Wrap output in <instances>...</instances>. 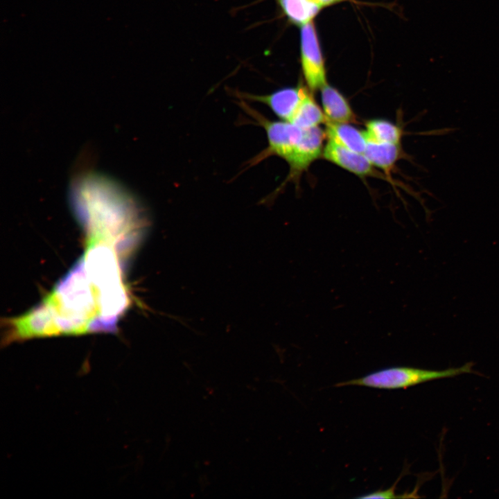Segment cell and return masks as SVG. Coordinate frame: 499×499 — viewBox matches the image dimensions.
Here are the masks:
<instances>
[{"mask_svg": "<svg viewBox=\"0 0 499 499\" xmlns=\"http://www.w3.org/2000/svg\"><path fill=\"white\" fill-rule=\"evenodd\" d=\"M78 183L72 191V204L87 236L109 238L134 248L141 220L132 198L103 177L89 176Z\"/></svg>", "mask_w": 499, "mask_h": 499, "instance_id": "cell-1", "label": "cell"}, {"mask_svg": "<svg viewBox=\"0 0 499 499\" xmlns=\"http://www.w3.org/2000/svg\"><path fill=\"white\" fill-rule=\"evenodd\" d=\"M472 372L471 362L443 370H430L405 366L391 367L375 371L360 378L338 383L334 386L357 385L380 389H406L426 382L453 378Z\"/></svg>", "mask_w": 499, "mask_h": 499, "instance_id": "cell-2", "label": "cell"}, {"mask_svg": "<svg viewBox=\"0 0 499 499\" xmlns=\"http://www.w3.org/2000/svg\"><path fill=\"white\" fill-rule=\"evenodd\" d=\"M240 105L256 123L263 127L268 138V146L253 160L259 162L269 156H277L286 161L301 139L304 130L287 121H272L265 118L254 109L250 107L244 100Z\"/></svg>", "mask_w": 499, "mask_h": 499, "instance_id": "cell-3", "label": "cell"}, {"mask_svg": "<svg viewBox=\"0 0 499 499\" xmlns=\"http://www.w3.org/2000/svg\"><path fill=\"white\" fill-rule=\"evenodd\" d=\"M300 35L303 74L309 89L316 91L327 82L324 62L313 21L301 26Z\"/></svg>", "mask_w": 499, "mask_h": 499, "instance_id": "cell-4", "label": "cell"}, {"mask_svg": "<svg viewBox=\"0 0 499 499\" xmlns=\"http://www.w3.org/2000/svg\"><path fill=\"white\" fill-rule=\"evenodd\" d=\"M326 132L319 126L305 129L301 139L286 161L290 168L288 180H295L322 155Z\"/></svg>", "mask_w": 499, "mask_h": 499, "instance_id": "cell-5", "label": "cell"}, {"mask_svg": "<svg viewBox=\"0 0 499 499\" xmlns=\"http://www.w3.org/2000/svg\"><path fill=\"white\" fill-rule=\"evenodd\" d=\"M323 157L339 167L360 177H373L392 182L389 177L378 172L363 153L355 152L328 139Z\"/></svg>", "mask_w": 499, "mask_h": 499, "instance_id": "cell-6", "label": "cell"}, {"mask_svg": "<svg viewBox=\"0 0 499 499\" xmlns=\"http://www.w3.org/2000/svg\"><path fill=\"white\" fill-rule=\"evenodd\" d=\"M306 88L299 85L286 87L266 95L240 93L241 99L256 101L268 106L281 120L290 121L304 97Z\"/></svg>", "mask_w": 499, "mask_h": 499, "instance_id": "cell-7", "label": "cell"}, {"mask_svg": "<svg viewBox=\"0 0 499 499\" xmlns=\"http://www.w3.org/2000/svg\"><path fill=\"white\" fill-rule=\"evenodd\" d=\"M319 90L326 122L356 123V115L349 102L339 90L328 83Z\"/></svg>", "mask_w": 499, "mask_h": 499, "instance_id": "cell-8", "label": "cell"}, {"mask_svg": "<svg viewBox=\"0 0 499 499\" xmlns=\"http://www.w3.org/2000/svg\"><path fill=\"white\" fill-rule=\"evenodd\" d=\"M326 135L328 139L349 150L364 153L367 138L362 131L349 123H326Z\"/></svg>", "mask_w": 499, "mask_h": 499, "instance_id": "cell-9", "label": "cell"}, {"mask_svg": "<svg viewBox=\"0 0 499 499\" xmlns=\"http://www.w3.org/2000/svg\"><path fill=\"white\" fill-rule=\"evenodd\" d=\"M371 164L389 174L396 163L405 156L401 143H380L367 139L363 153Z\"/></svg>", "mask_w": 499, "mask_h": 499, "instance_id": "cell-10", "label": "cell"}, {"mask_svg": "<svg viewBox=\"0 0 499 499\" xmlns=\"http://www.w3.org/2000/svg\"><path fill=\"white\" fill-rule=\"evenodd\" d=\"M290 122L305 130L326 123L323 110L319 106L310 91L306 89L296 112Z\"/></svg>", "mask_w": 499, "mask_h": 499, "instance_id": "cell-11", "label": "cell"}, {"mask_svg": "<svg viewBox=\"0 0 499 499\" xmlns=\"http://www.w3.org/2000/svg\"><path fill=\"white\" fill-rule=\"evenodd\" d=\"M277 1L288 19L300 26L312 21L322 8L313 0H277Z\"/></svg>", "mask_w": 499, "mask_h": 499, "instance_id": "cell-12", "label": "cell"}, {"mask_svg": "<svg viewBox=\"0 0 499 499\" xmlns=\"http://www.w3.org/2000/svg\"><path fill=\"white\" fill-rule=\"evenodd\" d=\"M365 134L368 140L380 143H401L403 134L402 128L390 121L374 119L365 123Z\"/></svg>", "mask_w": 499, "mask_h": 499, "instance_id": "cell-13", "label": "cell"}, {"mask_svg": "<svg viewBox=\"0 0 499 499\" xmlns=\"http://www.w3.org/2000/svg\"><path fill=\"white\" fill-rule=\"evenodd\" d=\"M313 1L316 2L319 5H320L322 8L324 6H330L332 4H335L341 1H344L347 0H313Z\"/></svg>", "mask_w": 499, "mask_h": 499, "instance_id": "cell-14", "label": "cell"}]
</instances>
